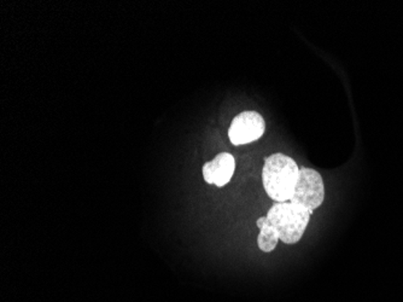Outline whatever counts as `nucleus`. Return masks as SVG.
Instances as JSON below:
<instances>
[{"instance_id": "4", "label": "nucleus", "mask_w": 403, "mask_h": 302, "mask_svg": "<svg viewBox=\"0 0 403 302\" xmlns=\"http://www.w3.org/2000/svg\"><path fill=\"white\" fill-rule=\"evenodd\" d=\"M266 122L257 111H243L234 117L229 126V141L233 146H244L264 136Z\"/></svg>"}, {"instance_id": "2", "label": "nucleus", "mask_w": 403, "mask_h": 302, "mask_svg": "<svg viewBox=\"0 0 403 302\" xmlns=\"http://www.w3.org/2000/svg\"><path fill=\"white\" fill-rule=\"evenodd\" d=\"M266 219L278 232L280 241L285 244H295L303 236L310 214L307 208L294 202H275Z\"/></svg>"}, {"instance_id": "6", "label": "nucleus", "mask_w": 403, "mask_h": 302, "mask_svg": "<svg viewBox=\"0 0 403 302\" xmlns=\"http://www.w3.org/2000/svg\"><path fill=\"white\" fill-rule=\"evenodd\" d=\"M256 224H257L260 230L259 237H257V244H259L260 249L264 253L272 252L278 246V242L280 241L278 232L270 224H268L266 217L259 218Z\"/></svg>"}, {"instance_id": "1", "label": "nucleus", "mask_w": 403, "mask_h": 302, "mask_svg": "<svg viewBox=\"0 0 403 302\" xmlns=\"http://www.w3.org/2000/svg\"><path fill=\"white\" fill-rule=\"evenodd\" d=\"M299 172L297 163L288 155L277 152L266 157L262 170L264 191L278 203L290 201L297 183Z\"/></svg>"}, {"instance_id": "5", "label": "nucleus", "mask_w": 403, "mask_h": 302, "mask_svg": "<svg viewBox=\"0 0 403 302\" xmlns=\"http://www.w3.org/2000/svg\"><path fill=\"white\" fill-rule=\"evenodd\" d=\"M235 170L234 157L229 152H221L211 161L205 162L202 168L203 178L208 184L222 187L229 184Z\"/></svg>"}, {"instance_id": "3", "label": "nucleus", "mask_w": 403, "mask_h": 302, "mask_svg": "<svg viewBox=\"0 0 403 302\" xmlns=\"http://www.w3.org/2000/svg\"><path fill=\"white\" fill-rule=\"evenodd\" d=\"M324 198V181L320 173L313 168H299V178L290 202L307 208L312 216L313 211L323 205Z\"/></svg>"}]
</instances>
